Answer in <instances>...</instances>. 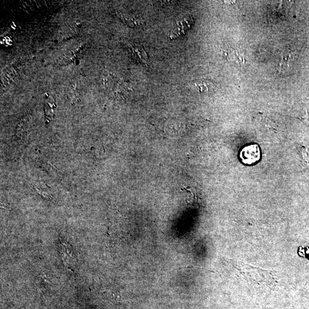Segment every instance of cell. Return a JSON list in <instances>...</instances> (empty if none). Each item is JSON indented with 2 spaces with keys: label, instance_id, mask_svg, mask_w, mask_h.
I'll return each mask as SVG.
<instances>
[{
  "label": "cell",
  "instance_id": "1",
  "mask_svg": "<svg viewBox=\"0 0 309 309\" xmlns=\"http://www.w3.org/2000/svg\"><path fill=\"white\" fill-rule=\"evenodd\" d=\"M261 150L257 144L246 145L240 152L239 157L245 165H253L261 159Z\"/></svg>",
  "mask_w": 309,
  "mask_h": 309
},
{
  "label": "cell",
  "instance_id": "2",
  "mask_svg": "<svg viewBox=\"0 0 309 309\" xmlns=\"http://www.w3.org/2000/svg\"><path fill=\"white\" fill-rule=\"evenodd\" d=\"M221 52L225 60L228 63L236 65H242L245 63V57L241 49L230 45H224Z\"/></svg>",
  "mask_w": 309,
  "mask_h": 309
},
{
  "label": "cell",
  "instance_id": "3",
  "mask_svg": "<svg viewBox=\"0 0 309 309\" xmlns=\"http://www.w3.org/2000/svg\"><path fill=\"white\" fill-rule=\"evenodd\" d=\"M194 21L193 18L190 15L185 16L177 23V27L175 31L171 35L170 39L172 40L181 37L187 34L193 25Z\"/></svg>",
  "mask_w": 309,
  "mask_h": 309
},
{
  "label": "cell",
  "instance_id": "4",
  "mask_svg": "<svg viewBox=\"0 0 309 309\" xmlns=\"http://www.w3.org/2000/svg\"><path fill=\"white\" fill-rule=\"evenodd\" d=\"M294 59H295V55H294L293 52L290 51V50H285V51L283 52L280 55L278 62L277 68L278 71L282 74L288 72L292 68Z\"/></svg>",
  "mask_w": 309,
  "mask_h": 309
},
{
  "label": "cell",
  "instance_id": "5",
  "mask_svg": "<svg viewBox=\"0 0 309 309\" xmlns=\"http://www.w3.org/2000/svg\"><path fill=\"white\" fill-rule=\"evenodd\" d=\"M195 87L199 92H210L216 89L215 83L209 80L202 79L195 82Z\"/></svg>",
  "mask_w": 309,
  "mask_h": 309
},
{
  "label": "cell",
  "instance_id": "6",
  "mask_svg": "<svg viewBox=\"0 0 309 309\" xmlns=\"http://www.w3.org/2000/svg\"><path fill=\"white\" fill-rule=\"evenodd\" d=\"M130 48H132L134 57L141 63L144 64H147L149 62L147 54L145 52L143 47L139 45H131Z\"/></svg>",
  "mask_w": 309,
  "mask_h": 309
},
{
  "label": "cell",
  "instance_id": "7",
  "mask_svg": "<svg viewBox=\"0 0 309 309\" xmlns=\"http://www.w3.org/2000/svg\"><path fill=\"white\" fill-rule=\"evenodd\" d=\"M123 19L126 24L132 27H139L143 26L145 24L143 20L140 18L134 16L122 15Z\"/></svg>",
  "mask_w": 309,
  "mask_h": 309
}]
</instances>
